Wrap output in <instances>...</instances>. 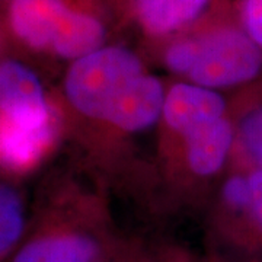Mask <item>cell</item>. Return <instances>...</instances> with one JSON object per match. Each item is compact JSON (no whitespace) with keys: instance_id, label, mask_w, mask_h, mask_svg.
<instances>
[{"instance_id":"4fadbf2b","label":"cell","mask_w":262,"mask_h":262,"mask_svg":"<svg viewBox=\"0 0 262 262\" xmlns=\"http://www.w3.org/2000/svg\"><path fill=\"white\" fill-rule=\"evenodd\" d=\"M196 56L195 38H187L173 42L165 54V63L173 73L188 76Z\"/></svg>"},{"instance_id":"9a60e30c","label":"cell","mask_w":262,"mask_h":262,"mask_svg":"<svg viewBox=\"0 0 262 262\" xmlns=\"http://www.w3.org/2000/svg\"><path fill=\"white\" fill-rule=\"evenodd\" d=\"M251 187V222L262 241V169L253 168L248 173Z\"/></svg>"},{"instance_id":"ba28073f","label":"cell","mask_w":262,"mask_h":262,"mask_svg":"<svg viewBox=\"0 0 262 262\" xmlns=\"http://www.w3.org/2000/svg\"><path fill=\"white\" fill-rule=\"evenodd\" d=\"M54 139V124L27 128L0 114V163L13 169L32 166Z\"/></svg>"},{"instance_id":"277c9868","label":"cell","mask_w":262,"mask_h":262,"mask_svg":"<svg viewBox=\"0 0 262 262\" xmlns=\"http://www.w3.org/2000/svg\"><path fill=\"white\" fill-rule=\"evenodd\" d=\"M0 110L10 121L27 128L54 124L38 77L16 61L0 64Z\"/></svg>"},{"instance_id":"9c48e42d","label":"cell","mask_w":262,"mask_h":262,"mask_svg":"<svg viewBox=\"0 0 262 262\" xmlns=\"http://www.w3.org/2000/svg\"><path fill=\"white\" fill-rule=\"evenodd\" d=\"M99 245L80 233L56 234L28 244L13 262H95Z\"/></svg>"},{"instance_id":"5bb4252c","label":"cell","mask_w":262,"mask_h":262,"mask_svg":"<svg viewBox=\"0 0 262 262\" xmlns=\"http://www.w3.org/2000/svg\"><path fill=\"white\" fill-rule=\"evenodd\" d=\"M241 20L245 32L262 50V0H242Z\"/></svg>"},{"instance_id":"8992f818","label":"cell","mask_w":262,"mask_h":262,"mask_svg":"<svg viewBox=\"0 0 262 262\" xmlns=\"http://www.w3.org/2000/svg\"><path fill=\"white\" fill-rule=\"evenodd\" d=\"M166 94L158 77L140 76L114 102L105 122L125 133L149 128L163 114Z\"/></svg>"},{"instance_id":"6da1fadb","label":"cell","mask_w":262,"mask_h":262,"mask_svg":"<svg viewBox=\"0 0 262 262\" xmlns=\"http://www.w3.org/2000/svg\"><path fill=\"white\" fill-rule=\"evenodd\" d=\"M10 24L19 38L38 50L80 58L99 50L105 29L98 19L70 10L63 0H15Z\"/></svg>"},{"instance_id":"52a82bcc","label":"cell","mask_w":262,"mask_h":262,"mask_svg":"<svg viewBox=\"0 0 262 262\" xmlns=\"http://www.w3.org/2000/svg\"><path fill=\"white\" fill-rule=\"evenodd\" d=\"M184 139L189 169L198 177H210L225 165L233 146L234 128L227 117H223L196 128Z\"/></svg>"},{"instance_id":"7c38bea8","label":"cell","mask_w":262,"mask_h":262,"mask_svg":"<svg viewBox=\"0 0 262 262\" xmlns=\"http://www.w3.org/2000/svg\"><path fill=\"white\" fill-rule=\"evenodd\" d=\"M239 139L255 168L262 169V103L245 113L239 124Z\"/></svg>"},{"instance_id":"7a4b0ae2","label":"cell","mask_w":262,"mask_h":262,"mask_svg":"<svg viewBox=\"0 0 262 262\" xmlns=\"http://www.w3.org/2000/svg\"><path fill=\"white\" fill-rule=\"evenodd\" d=\"M143 75V63L133 51L101 47L75 60L66 76V95L79 113L105 121L114 102Z\"/></svg>"},{"instance_id":"30bf717a","label":"cell","mask_w":262,"mask_h":262,"mask_svg":"<svg viewBox=\"0 0 262 262\" xmlns=\"http://www.w3.org/2000/svg\"><path fill=\"white\" fill-rule=\"evenodd\" d=\"M208 0H136L141 25L151 35H165L187 25Z\"/></svg>"},{"instance_id":"5b68a950","label":"cell","mask_w":262,"mask_h":262,"mask_svg":"<svg viewBox=\"0 0 262 262\" xmlns=\"http://www.w3.org/2000/svg\"><path fill=\"white\" fill-rule=\"evenodd\" d=\"M162 115L170 130L185 137L196 128L226 117V102L213 89L179 83L166 94Z\"/></svg>"},{"instance_id":"8fae6325","label":"cell","mask_w":262,"mask_h":262,"mask_svg":"<svg viewBox=\"0 0 262 262\" xmlns=\"http://www.w3.org/2000/svg\"><path fill=\"white\" fill-rule=\"evenodd\" d=\"M24 230V208L18 194L0 185V253L16 244Z\"/></svg>"},{"instance_id":"3957f363","label":"cell","mask_w":262,"mask_h":262,"mask_svg":"<svg viewBox=\"0 0 262 262\" xmlns=\"http://www.w3.org/2000/svg\"><path fill=\"white\" fill-rule=\"evenodd\" d=\"M196 56L188 79L207 89L251 83L262 75V50L244 28L225 27L195 38Z\"/></svg>"}]
</instances>
